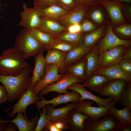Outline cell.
<instances>
[{
	"label": "cell",
	"instance_id": "e575fe53",
	"mask_svg": "<svg viewBox=\"0 0 131 131\" xmlns=\"http://www.w3.org/2000/svg\"><path fill=\"white\" fill-rule=\"evenodd\" d=\"M118 103L131 110V82H127Z\"/></svg>",
	"mask_w": 131,
	"mask_h": 131
},
{
	"label": "cell",
	"instance_id": "e0dca14e",
	"mask_svg": "<svg viewBox=\"0 0 131 131\" xmlns=\"http://www.w3.org/2000/svg\"><path fill=\"white\" fill-rule=\"evenodd\" d=\"M77 103L74 102L67 103L64 106L58 108L53 107L51 104L47 105L45 106L47 108L46 114L48 120L53 122L61 121L67 123L69 111L74 108Z\"/></svg>",
	"mask_w": 131,
	"mask_h": 131
},
{
	"label": "cell",
	"instance_id": "f1b7e54d",
	"mask_svg": "<svg viewBox=\"0 0 131 131\" xmlns=\"http://www.w3.org/2000/svg\"><path fill=\"white\" fill-rule=\"evenodd\" d=\"M115 104L114 101L111 104L108 109V114L113 115L120 123L131 124V110L126 107L118 109L116 108Z\"/></svg>",
	"mask_w": 131,
	"mask_h": 131
},
{
	"label": "cell",
	"instance_id": "5b68a950",
	"mask_svg": "<svg viewBox=\"0 0 131 131\" xmlns=\"http://www.w3.org/2000/svg\"><path fill=\"white\" fill-rule=\"evenodd\" d=\"M38 94L41 97V100L37 101L34 104H36V109L39 112L41 110L40 109L48 104H52V106L55 108L57 106L62 103L70 102L78 103L81 101V95L78 92L73 90L65 94L60 93L49 100L44 99L43 95L40 93Z\"/></svg>",
	"mask_w": 131,
	"mask_h": 131
},
{
	"label": "cell",
	"instance_id": "7c38bea8",
	"mask_svg": "<svg viewBox=\"0 0 131 131\" xmlns=\"http://www.w3.org/2000/svg\"><path fill=\"white\" fill-rule=\"evenodd\" d=\"M82 84L76 82L73 83L67 88V89L75 90L81 95V101L87 99L95 102L98 107L103 106L108 109L113 102V97L110 96L107 98H103L100 96L94 95L92 92L87 90Z\"/></svg>",
	"mask_w": 131,
	"mask_h": 131
},
{
	"label": "cell",
	"instance_id": "bcb514c9",
	"mask_svg": "<svg viewBox=\"0 0 131 131\" xmlns=\"http://www.w3.org/2000/svg\"><path fill=\"white\" fill-rule=\"evenodd\" d=\"M44 131H59L55 126L54 122L49 121L45 127Z\"/></svg>",
	"mask_w": 131,
	"mask_h": 131
},
{
	"label": "cell",
	"instance_id": "d6986e66",
	"mask_svg": "<svg viewBox=\"0 0 131 131\" xmlns=\"http://www.w3.org/2000/svg\"><path fill=\"white\" fill-rule=\"evenodd\" d=\"M14 119L9 120H4L0 119L1 123L11 122L14 123L19 131H33L36 127L40 116L36 115L32 117L31 121L27 120L23 113L19 112Z\"/></svg>",
	"mask_w": 131,
	"mask_h": 131
},
{
	"label": "cell",
	"instance_id": "4dcf8cb0",
	"mask_svg": "<svg viewBox=\"0 0 131 131\" xmlns=\"http://www.w3.org/2000/svg\"><path fill=\"white\" fill-rule=\"evenodd\" d=\"M29 31L31 35L45 49L56 38L53 36L37 28L33 29Z\"/></svg>",
	"mask_w": 131,
	"mask_h": 131
},
{
	"label": "cell",
	"instance_id": "1f68e13d",
	"mask_svg": "<svg viewBox=\"0 0 131 131\" xmlns=\"http://www.w3.org/2000/svg\"><path fill=\"white\" fill-rule=\"evenodd\" d=\"M84 33L82 32L78 33H70L66 30L59 33L56 38L68 41L78 46L83 44L82 39Z\"/></svg>",
	"mask_w": 131,
	"mask_h": 131
},
{
	"label": "cell",
	"instance_id": "8d00e7d4",
	"mask_svg": "<svg viewBox=\"0 0 131 131\" xmlns=\"http://www.w3.org/2000/svg\"><path fill=\"white\" fill-rule=\"evenodd\" d=\"M57 5L69 12L79 6L76 0H58Z\"/></svg>",
	"mask_w": 131,
	"mask_h": 131
},
{
	"label": "cell",
	"instance_id": "2e32d148",
	"mask_svg": "<svg viewBox=\"0 0 131 131\" xmlns=\"http://www.w3.org/2000/svg\"><path fill=\"white\" fill-rule=\"evenodd\" d=\"M89 6H79L73 10L59 17L56 20L66 27L75 24H80L85 17Z\"/></svg>",
	"mask_w": 131,
	"mask_h": 131
},
{
	"label": "cell",
	"instance_id": "74e56055",
	"mask_svg": "<svg viewBox=\"0 0 131 131\" xmlns=\"http://www.w3.org/2000/svg\"><path fill=\"white\" fill-rule=\"evenodd\" d=\"M115 30L117 33L123 37H131V25L130 24H124L116 27Z\"/></svg>",
	"mask_w": 131,
	"mask_h": 131
},
{
	"label": "cell",
	"instance_id": "44dd1931",
	"mask_svg": "<svg viewBox=\"0 0 131 131\" xmlns=\"http://www.w3.org/2000/svg\"><path fill=\"white\" fill-rule=\"evenodd\" d=\"M88 119H90L87 115L72 109L69 112L67 119L68 129L72 131H83L84 121Z\"/></svg>",
	"mask_w": 131,
	"mask_h": 131
},
{
	"label": "cell",
	"instance_id": "9c48e42d",
	"mask_svg": "<svg viewBox=\"0 0 131 131\" xmlns=\"http://www.w3.org/2000/svg\"><path fill=\"white\" fill-rule=\"evenodd\" d=\"M23 11L20 13L21 20L18 25L28 30L37 28L41 21L38 9L34 7H28L25 3L23 4Z\"/></svg>",
	"mask_w": 131,
	"mask_h": 131
},
{
	"label": "cell",
	"instance_id": "52a82bcc",
	"mask_svg": "<svg viewBox=\"0 0 131 131\" xmlns=\"http://www.w3.org/2000/svg\"><path fill=\"white\" fill-rule=\"evenodd\" d=\"M113 25H109L104 37L98 46L96 45L99 54L119 45H123L127 48L130 47L131 41L121 39L117 37L113 31Z\"/></svg>",
	"mask_w": 131,
	"mask_h": 131
},
{
	"label": "cell",
	"instance_id": "d6a6232c",
	"mask_svg": "<svg viewBox=\"0 0 131 131\" xmlns=\"http://www.w3.org/2000/svg\"><path fill=\"white\" fill-rule=\"evenodd\" d=\"M78 46L68 41L58 39L55 40L45 48L47 51L51 49H56L61 51L68 52Z\"/></svg>",
	"mask_w": 131,
	"mask_h": 131
},
{
	"label": "cell",
	"instance_id": "3957f363",
	"mask_svg": "<svg viewBox=\"0 0 131 131\" xmlns=\"http://www.w3.org/2000/svg\"><path fill=\"white\" fill-rule=\"evenodd\" d=\"M14 47L22 53L25 59L35 57L39 53L46 50L31 35L29 30L23 28L16 38Z\"/></svg>",
	"mask_w": 131,
	"mask_h": 131
},
{
	"label": "cell",
	"instance_id": "ffe728a7",
	"mask_svg": "<svg viewBox=\"0 0 131 131\" xmlns=\"http://www.w3.org/2000/svg\"><path fill=\"white\" fill-rule=\"evenodd\" d=\"M47 51L45 57L46 64H54L58 69L59 73H65L66 66L65 60L68 52L61 51L56 49H51Z\"/></svg>",
	"mask_w": 131,
	"mask_h": 131
},
{
	"label": "cell",
	"instance_id": "cb8c5ba5",
	"mask_svg": "<svg viewBox=\"0 0 131 131\" xmlns=\"http://www.w3.org/2000/svg\"><path fill=\"white\" fill-rule=\"evenodd\" d=\"M86 59L84 57L67 66L65 73H69L74 75L79 80L81 83L84 82L86 81Z\"/></svg>",
	"mask_w": 131,
	"mask_h": 131
},
{
	"label": "cell",
	"instance_id": "ee69618b",
	"mask_svg": "<svg viewBox=\"0 0 131 131\" xmlns=\"http://www.w3.org/2000/svg\"><path fill=\"white\" fill-rule=\"evenodd\" d=\"M131 124H118L115 128L114 131H131Z\"/></svg>",
	"mask_w": 131,
	"mask_h": 131
},
{
	"label": "cell",
	"instance_id": "30bf717a",
	"mask_svg": "<svg viewBox=\"0 0 131 131\" xmlns=\"http://www.w3.org/2000/svg\"><path fill=\"white\" fill-rule=\"evenodd\" d=\"M94 102L90 100L80 101L77 103L74 109L77 111L88 116L93 121L98 120L108 114V109L102 106L98 107L92 106Z\"/></svg>",
	"mask_w": 131,
	"mask_h": 131
},
{
	"label": "cell",
	"instance_id": "681fc988",
	"mask_svg": "<svg viewBox=\"0 0 131 131\" xmlns=\"http://www.w3.org/2000/svg\"><path fill=\"white\" fill-rule=\"evenodd\" d=\"M76 33L81 32V27L80 24L77 23L73 25Z\"/></svg>",
	"mask_w": 131,
	"mask_h": 131
},
{
	"label": "cell",
	"instance_id": "db71d44e",
	"mask_svg": "<svg viewBox=\"0 0 131 131\" xmlns=\"http://www.w3.org/2000/svg\"><path fill=\"white\" fill-rule=\"evenodd\" d=\"M106 1H114L115 0H104Z\"/></svg>",
	"mask_w": 131,
	"mask_h": 131
},
{
	"label": "cell",
	"instance_id": "f5cc1de1",
	"mask_svg": "<svg viewBox=\"0 0 131 131\" xmlns=\"http://www.w3.org/2000/svg\"><path fill=\"white\" fill-rule=\"evenodd\" d=\"M121 2H125L127 3H129L130 2L131 0H117Z\"/></svg>",
	"mask_w": 131,
	"mask_h": 131
},
{
	"label": "cell",
	"instance_id": "d4e9b609",
	"mask_svg": "<svg viewBox=\"0 0 131 131\" xmlns=\"http://www.w3.org/2000/svg\"><path fill=\"white\" fill-rule=\"evenodd\" d=\"M110 80L103 75L94 74L82 84L85 87L88 88L99 94Z\"/></svg>",
	"mask_w": 131,
	"mask_h": 131
},
{
	"label": "cell",
	"instance_id": "f907efd6",
	"mask_svg": "<svg viewBox=\"0 0 131 131\" xmlns=\"http://www.w3.org/2000/svg\"><path fill=\"white\" fill-rule=\"evenodd\" d=\"M66 30L70 33H76L73 25H70L67 27Z\"/></svg>",
	"mask_w": 131,
	"mask_h": 131
},
{
	"label": "cell",
	"instance_id": "7dc6e473",
	"mask_svg": "<svg viewBox=\"0 0 131 131\" xmlns=\"http://www.w3.org/2000/svg\"><path fill=\"white\" fill-rule=\"evenodd\" d=\"M122 59L131 58V48L130 47L127 48L122 54Z\"/></svg>",
	"mask_w": 131,
	"mask_h": 131
},
{
	"label": "cell",
	"instance_id": "8fae6325",
	"mask_svg": "<svg viewBox=\"0 0 131 131\" xmlns=\"http://www.w3.org/2000/svg\"><path fill=\"white\" fill-rule=\"evenodd\" d=\"M127 48L119 45L99 54L98 68L107 67L118 64L122 59V54Z\"/></svg>",
	"mask_w": 131,
	"mask_h": 131
},
{
	"label": "cell",
	"instance_id": "f546056e",
	"mask_svg": "<svg viewBox=\"0 0 131 131\" xmlns=\"http://www.w3.org/2000/svg\"><path fill=\"white\" fill-rule=\"evenodd\" d=\"M105 29V26L102 25L93 31L84 34L82 39L83 44L88 47L94 46L104 35Z\"/></svg>",
	"mask_w": 131,
	"mask_h": 131
},
{
	"label": "cell",
	"instance_id": "5bb4252c",
	"mask_svg": "<svg viewBox=\"0 0 131 131\" xmlns=\"http://www.w3.org/2000/svg\"><path fill=\"white\" fill-rule=\"evenodd\" d=\"M127 82L122 79L110 80L99 94L102 96L112 97L115 104H116L118 101Z\"/></svg>",
	"mask_w": 131,
	"mask_h": 131
},
{
	"label": "cell",
	"instance_id": "83f0119b",
	"mask_svg": "<svg viewBox=\"0 0 131 131\" xmlns=\"http://www.w3.org/2000/svg\"><path fill=\"white\" fill-rule=\"evenodd\" d=\"M37 9L41 17L56 20L59 17L69 12L57 4L43 8Z\"/></svg>",
	"mask_w": 131,
	"mask_h": 131
},
{
	"label": "cell",
	"instance_id": "484cf974",
	"mask_svg": "<svg viewBox=\"0 0 131 131\" xmlns=\"http://www.w3.org/2000/svg\"><path fill=\"white\" fill-rule=\"evenodd\" d=\"M99 56L97 48L95 45L93 49L84 57L87 62L86 80L94 74L98 68Z\"/></svg>",
	"mask_w": 131,
	"mask_h": 131
},
{
	"label": "cell",
	"instance_id": "9a60e30c",
	"mask_svg": "<svg viewBox=\"0 0 131 131\" xmlns=\"http://www.w3.org/2000/svg\"><path fill=\"white\" fill-rule=\"evenodd\" d=\"M99 4L107 10L111 19L112 25L121 24L125 21L122 11V3L117 0L108 1L99 0Z\"/></svg>",
	"mask_w": 131,
	"mask_h": 131
},
{
	"label": "cell",
	"instance_id": "c3c4849f",
	"mask_svg": "<svg viewBox=\"0 0 131 131\" xmlns=\"http://www.w3.org/2000/svg\"><path fill=\"white\" fill-rule=\"evenodd\" d=\"M17 127L15 124L12 122L6 124L4 131H16Z\"/></svg>",
	"mask_w": 131,
	"mask_h": 131
},
{
	"label": "cell",
	"instance_id": "816d5d0a",
	"mask_svg": "<svg viewBox=\"0 0 131 131\" xmlns=\"http://www.w3.org/2000/svg\"><path fill=\"white\" fill-rule=\"evenodd\" d=\"M6 124L5 123H1L0 121V131H4Z\"/></svg>",
	"mask_w": 131,
	"mask_h": 131
},
{
	"label": "cell",
	"instance_id": "4fadbf2b",
	"mask_svg": "<svg viewBox=\"0 0 131 131\" xmlns=\"http://www.w3.org/2000/svg\"><path fill=\"white\" fill-rule=\"evenodd\" d=\"M63 74H59L57 67L55 64H46L43 77L36 83L33 88L35 95H37L41 90L46 86L58 80Z\"/></svg>",
	"mask_w": 131,
	"mask_h": 131
},
{
	"label": "cell",
	"instance_id": "60d3db41",
	"mask_svg": "<svg viewBox=\"0 0 131 131\" xmlns=\"http://www.w3.org/2000/svg\"><path fill=\"white\" fill-rule=\"evenodd\" d=\"M119 64L125 73L131 76V58L122 59Z\"/></svg>",
	"mask_w": 131,
	"mask_h": 131
},
{
	"label": "cell",
	"instance_id": "6da1fadb",
	"mask_svg": "<svg viewBox=\"0 0 131 131\" xmlns=\"http://www.w3.org/2000/svg\"><path fill=\"white\" fill-rule=\"evenodd\" d=\"M32 71L30 66L17 76L0 74V82L6 89L9 101L19 99L30 86Z\"/></svg>",
	"mask_w": 131,
	"mask_h": 131
},
{
	"label": "cell",
	"instance_id": "603a6c76",
	"mask_svg": "<svg viewBox=\"0 0 131 131\" xmlns=\"http://www.w3.org/2000/svg\"><path fill=\"white\" fill-rule=\"evenodd\" d=\"M43 52L39 53L35 57V66L32 72L30 86L33 89L36 83L42 79L44 74L46 64Z\"/></svg>",
	"mask_w": 131,
	"mask_h": 131
},
{
	"label": "cell",
	"instance_id": "b9f144b4",
	"mask_svg": "<svg viewBox=\"0 0 131 131\" xmlns=\"http://www.w3.org/2000/svg\"><path fill=\"white\" fill-rule=\"evenodd\" d=\"M8 100L7 91L3 85H0V105L5 103Z\"/></svg>",
	"mask_w": 131,
	"mask_h": 131
},
{
	"label": "cell",
	"instance_id": "7a4b0ae2",
	"mask_svg": "<svg viewBox=\"0 0 131 131\" xmlns=\"http://www.w3.org/2000/svg\"><path fill=\"white\" fill-rule=\"evenodd\" d=\"M22 53L16 48L4 49L0 56V74L16 76L30 66Z\"/></svg>",
	"mask_w": 131,
	"mask_h": 131
},
{
	"label": "cell",
	"instance_id": "7402d4cb",
	"mask_svg": "<svg viewBox=\"0 0 131 131\" xmlns=\"http://www.w3.org/2000/svg\"><path fill=\"white\" fill-rule=\"evenodd\" d=\"M37 29L56 38L59 33L66 30V27L56 20L41 17L40 24Z\"/></svg>",
	"mask_w": 131,
	"mask_h": 131
},
{
	"label": "cell",
	"instance_id": "836d02e7",
	"mask_svg": "<svg viewBox=\"0 0 131 131\" xmlns=\"http://www.w3.org/2000/svg\"><path fill=\"white\" fill-rule=\"evenodd\" d=\"M93 8L86 12L85 17L90 19L95 23L100 24L104 19V14L100 8V4L93 6Z\"/></svg>",
	"mask_w": 131,
	"mask_h": 131
},
{
	"label": "cell",
	"instance_id": "ab89813d",
	"mask_svg": "<svg viewBox=\"0 0 131 131\" xmlns=\"http://www.w3.org/2000/svg\"><path fill=\"white\" fill-rule=\"evenodd\" d=\"M34 7L42 8L57 4L58 0H33Z\"/></svg>",
	"mask_w": 131,
	"mask_h": 131
},
{
	"label": "cell",
	"instance_id": "f6af8a7d",
	"mask_svg": "<svg viewBox=\"0 0 131 131\" xmlns=\"http://www.w3.org/2000/svg\"><path fill=\"white\" fill-rule=\"evenodd\" d=\"M54 122L55 126L59 131L65 130L68 129V126L66 123L60 121Z\"/></svg>",
	"mask_w": 131,
	"mask_h": 131
},
{
	"label": "cell",
	"instance_id": "7bdbcfd3",
	"mask_svg": "<svg viewBox=\"0 0 131 131\" xmlns=\"http://www.w3.org/2000/svg\"><path fill=\"white\" fill-rule=\"evenodd\" d=\"M79 5L88 6L96 5L99 4V0H76Z\"/></svg>",
	"mask_w": 131,
	"mask_h": 131
},
{
	"label": "cell",
	"instance_id": "ba28073f",
	"mask_svg": "<svg viewBox=\"0 0 131 131\" xmlns=\"http://www.w3.org/2000/svg\"><path fill=\"white\" fill-rule=\"evenodd\" d=\"M80 83L79 80L71 74L66 72L56 83L49 84L41 90L39 92L45 95L51 92H56L59 94H66L68 92L67 88L75 83Z\"/></svg>",
	"mask_w": 131,
	"mask_h": 131
},
{
	"label": "cell",
	"instance_id": "8992f818",
	"mask_svg": "<svg viewBox=\"0 0 131 131\" xmlns=\"http://www.w3.org/2000/svg\"><path fill=\"white\" fill-rule=\"evenodd\" d=\"M120 123L112 115L108 114L102 119L93 121L90 119L84 122L83 131H114L117 125Z\"/></svg>",
	"mask_w": 131,
	"mask_h": 131
},
{
	"label": "cell",
	"instance_id": "f35d334b",
	"mask_svg": "<svg viewBox=\"0 0 131 131\" xmlns=\"http://www.w3.org/2000/svg\"><path fill=\"white\" fill-rule=\"evenodd\" d=\"M81 27V32L84 33H89L96 29V27L92 22L85 17L80 23Z\"/></svg>",
	"mask_w": 131,
	"mask_h": 131
},
{
	"label": "cell",
	"instance_id": "ac0fdd59",
	"mask_svg": "<svg viewBox=\"0 0 131 131\" xmlns=\"http://www.w3.org/2000/svg\"><path fill=\"white\" fill-rule=\"evenodd\" d=\"M94 74L103 75L111 80L122 79L127 82H131V76L125 73L119 64L107 67L98 68Z\"/></svg>",
	"mask_w": 131,
	"mask_h": 131
},
{
	"label": "cell",
	"instance_id": "4316f807",
	"mask_svg": "<svg viewBox=\"0 0 131 131\" xmlns=\"http://www.w3.org/2000/svg\"><path fill=\"white\" fill-rule=\"evenodd\" d=\"M94 47H88L82 44L68 52L65 60L66 66L70 65L84 57L93 49Z\"/></svg>",
	"mask_w": 131,
	"mask_h": 131
},
{
	"label": "cell",
	"instance_id": "11a10c76",
	"mask_svg": "<svg viewBox=\"0 0 131 131\" xmlns=\"http://www.w3.org/2000/svg\"><path fill=\"white\" fill-rule=\"evenodd\" d=\"M0 18H3V17H1V16H0Z\"/></svg>",
	"mask_w": 131,
	"mask_h": 131
},
{
	"label": "cell",
	"instance_id": "277c9868",
	"mask_svg": "<svg viewBox=\"0 0 131 131\" xmlns=\"http://www.w3.org/2000/svg\"><path fill=\"white\" fill-rule=\"evenodd\" d=\"M41 99V97L40 96L35 95L33 89L30 86L16 104L9 108L5 109L4 111L7 112L12 109L8 115V117L11 118L13 117L17 113L22 112L23 113L25 118L27 120H29L26 114L27 107L29 105L34 104L37 101Z\"/></svg>",
	"mask_w": 131,
	"mask_h": 131
},
{
	"label": "cell",
	"instance_id": "d590c367",
	"mask_svg": "<svg viewBox=\"0 0 131 131\" xmlns=\"http://www.w3.org/2000/svg\"><path fill=\"white\" fill-rule=\"evenodd\" d=\"M41 109L42 112L41 110L39 111L40 116L33 131H43L45 127L49 121L46 114L47 110V107L45 106Z\"/></svg>",
	"mask_w": 131,
	"mask_h": 131
}]
</instances>
